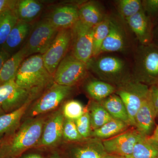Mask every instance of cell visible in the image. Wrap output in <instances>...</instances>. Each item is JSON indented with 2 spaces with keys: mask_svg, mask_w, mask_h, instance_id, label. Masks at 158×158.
Returning <instances> with one entry per match:
<instances>
[{
  "mask_svg": "<svg viewBox=\"0 0 158 158\" xmlns=\"http://www.w3.org/2000/svg\"><path fill=\"white\" fill-rule=\"evenodd\" d=\"M47 119L45 116H37L19 126L9 139L3 140L0 145V158H13L37 145Z\"/></svg>",
  "mask_w": 158,
  "mask_h": 158,
  "instance_id": "1",
  "label": "cell"
},
{
  "mask_svg": "<svg viewBox=\"0 0 158 158\" xmlns=\"http://www.w3.org/2000/svg\"><path fill=\"white\" fill-rule=\"evenodd\" d=\"M15 80L19 86L36 98L54 83L53 76L45 68L41 54L26 58L19 68Z\"/></svg>",
  "mask_w": 158,
  "mask_h": 158,
  "instance_id": "2",
  "label": "cell"
},
{
  "mask_svg": "<svg viewBox=\"0 0 158 158\" xmlns=\"http://www.w3.org/2000/svg\"><path fill=\"white\" fill-rule=\"evenodd\" d=\"M90 69L105 81L119 82L120 85L127 81L125 80L128 69L123 59L113 56H101L92 58L88 64Z\"/></svg>",
  "mask_w": 158,
  "mask_h": 158,
  "instance_id": "3",
  "label": "cell"
},
{
  "mask_svg": "<svg viewBox=\"0 0 158 158\" xmlns=\"http://www.w3.org/2000/svg\"><path fill=\"white\" fill-rule=\"evenodd\" d=\"M125 106L129 117L131 125L135 126V116L145 99L149 96V88L140 82H125L116 90Z\"/></svg>",
  "mask_w": 158,
  "mask_h": 158,
  "instance_id": "4",
  "label": "cell"
},
{
  "mask_svg": "<svg viewBox=\"0 0 158 158\" xmlns=\"http://www.w3.org/2000/svg\"><path fill=\"white\" fill-rule=\"evenodd\" d=\"M88 70L87 64L77 59L72 53L66 55L55 72L54 83L73 87L85 78Z\"/></svg>",
  "mask_w": 158,
  "mask_h": 158,
  "instance_id": "5",
  "label": "cell"
},
{
  "mask_svg": "<svg viewBox=\"0 0 158 158\" xmlns=\"http://www.w3.org/2000/svg\"><path fill=\"white\" fill-rule=\"evenodd\" d=\"M72 90L73 87L54 83L29 110V117L34 118L55 110L70 95Z\"/></svg>",
  "mask_w": 158,
  "mask_h": 158,
  "instance_id": "6",
  "label": "cell"
},
{
  "mask_svg": "<svg viewBox=\"0 0 158 158\" xmlns=\"http://www.w3.org/2000/svg\"><path fill=\"white\" fill-rule=\"evenodd\" d=\"M58 31L59 30L47 18L37 23L24 45L27 51V56L44 54L52 44Z\"/></svg>",
  "mask_w": 158,
  "mask_h": 158,
  "instance_id": "7",
  "label": "cell"
},
{
  "mask_svg": "<svg viewBox=\"0 0 158 158\" xmlns=\"http://www.w3.org/2000/svg\"><path fill=\"white\" fill-rule=\"evenodd\" d=\"M94 28L79 20L71 28L72 54L87 65L93 55Z\"/></svg>",
  "mask_w": 158,
  "mask_h": 158,
  "instance_id": "8",
  "label": "cell"
},
{
  "mask_svg": "<svg viewBox=\"0 0 158 158\" xmlns=\"http://www.w3.org/2000/svg\"><path fill=\"white\" fill-rule=\"evenodd\" d=\"M135 69L141 80L154 83L158 79V46L141 45L136 53Z\"/></svg>",
  "mask_w": 158,
  "mask_h": 158,
  "instance_id": "9",
  "label": "cell"
},
{
  "mask_svg": "<svg viewBox=\"0 0 158 158\" xmlns=\"http://www.w3.org/2000/svg\"><path fill=\"white\" fill-rule=\"evenodd\" d=\"M71 42V29L59 30L48 49L42 55L44 66L53 76L66 56Z\"/></svg>",
  "mask_w": 158,
  "mask_h": 158,
  "instance_id": "10",
  "label": "cell"
},
{
  "mask_svg": "<svg viewBox=\"0 0 158 158\" xmlns=\"http://www.w3.org/2000/svg\"><path fill=\"white\" fill-rule=\"evenodd\" d=\"M15 79L0 85V108L6 113L17 110L31 98H36L19 86Z\"/></svg>",
  "mask_w": 158,
  "mask_h": 158,
  "instance_id": "11",
  "label": "cell"
},
{
  "mask_svg": "<svg viewBox=\"0 0 158 158\" xmlns=\"http://www.w3.org/2000/svg\"><path fill=\"white\" fill-rule=\"evenodd\" d=\"M144 136L137 130L129 131L102 142L106 152L110 155L127 158L132 153L135 145Z\"/></svg>",
  "mask_w": 158,
  "mask_h": 158,
  "instance_id": "12",
  "label": "cell"
},
{
  "mask_svg": "<svg viewBox=\"0 0 158 158\" xmlns=\"http://www.w3.org/2000/svg\"><path fill=\"white\" fill-rule=\"evenodd\" d=\"M64 118L62 109L57 110L48 118L37 145L49 147L58 144L63 137Z\"/></svg>",
  "mask_w": 158,
  "mask_h": 158,
  "instance_id": "13",
  "label": "cell"
},
{
  "mask_svg": "<svg viewBox=\"0 0 158 158\" xmlns=\"http://www.w3.org/2000/svg\"><path fill=\"white\" fill-rule=\"evenodd\" d=\"M47 19L59 31L71 29L79 20L78 7L73 5L59 6Z\"/></svg>",
  "mask_w": 158,
  "mask_h": 158,
  "instance_id": "14",
  "label": "cell"
},
{
  "mask_svg": "<svg viewBox=\"0 0 158 158\" xmlns=\"http://www.w3.org/2000/svg\"><path fill=\"white\" fill-rule=\"evenodd\" d=\"M126 20L141 45L150 44L152 39L151 23L143 9Z\"/></svg>",
  "mask_w": 158,
  "mask_h": 158,
  "instance_id": "15",
  "label": "cell"
},
{
  "mask_svg": "<svg viewBox=\"0 0 158 158\" xmlns=\"http://www.w3.org/2000/svg\"><path fill=\"white\" fill-rule=\"evenodd\" d=\"M126 46L127 39L124 30L117 21L110 18V31L103 43L101 55L122 52Z\"/></svg>",
  "mask_w": 158,
  "mask_h": 158,
  "instance_id": "16",
  "label": "cell"
},
{
  "mask_svg": "<svg viewBox=\"0 0 158 158\" xmlns=\"http://www.w3.org/2000/svg\"><path fill=\"white\" fill-rule=\"evenodd\" d=\"M156 115L149 96L142 102L135 116L137 131L143 135L148 136L152 131Z\"/></svg>",
  "mask_w": 158,
  "mask_h": 158,
  "instance_id": "17",
  "label": "cell"
},
{
  "mask_svg": "<svg viewBox=\"0 0 158 158\" xmlns=\"http://www.w3.org/2000/svg\"><path fill=\"white\" fill-rule=\"evenodd\" d=\"M34 99L31 98L17 110L0 116V141L4 136L11 135L19 127L21 119Z\"/></svg>",
  "mask_w": 158,
  "mask_h": 158,
  "instance_id": "18",
  "label": "cell"
},
{
  "mask_svg": "<svg viewBox=\"0 0 158 158\" xmlns=\"http://www.w3.org/2000/svg\"><path fill=\"white\" fill-rule=\"evenodd\" d=\"M79 20L86 25L94 27L102 21L106 15L98 3L85 2L78 7Z\"/></svg>",
  "mask_w": 158,
  "mask_h": 158,
  "instance_id": "19",
  "label": "cell"
},
{
  "mask_svg": "<svg viewBox=\"0 0 158 158\" xmlns=\"http://www.w3.org/2000/svg\"><path fill=\"white\" fill-rule=\"evenodd\" d=\"M31 32V24L19 20L9 34L2 49L11 55L22 44Z\"/></svg>",
  "mask_w": 158,
  "mask_h": 158,
  "instance_id": "20",
  "label": "cell"
},
{
  "mask_svg": "<svg viewBox=\"0 0 158 158\" xmlns=\"http://www.w3.org/2000/svg\"><path fill=\"white\" fill-rule=\"evenodd\" d=\"M27 58L24 45L11 56L3 65L0 73V85L15 78L23 61Z\"/></svg>",
  "mask_w": 158,
  "mask_h": 158,
  "instance_id": "21",
  "label": "cell"
},
{
  "mask_svg": "<svg viewBox=\"0 0 158 158\" xmlns=\"http://www.w3.org/2000/svg\"><path fill=\"white\" fill-rule=\"evenodd\" d=\"M43 9L42 3L35 0L17 1L15 13L19 20L29 23L38 16Z\"/></svg>",
  "mask_w": 158,
  "mask_h": 158,
  "instance_id": "22",
  "label": "cell"
},
{
  "mask_svg": "<svg viewBox=\"0 0 158 158\" xmlns=\"http://www.w3.org/2000/svg\"><path fill=\"white\" fill-rule=\"evenodd\" d=\"M99 102L113 118L119 119L131 125L127 110L123 102L118 95L112 94Z\"/></svg>",
  "mask_w": 158,
  "mask_h": 158,
  "instance_id": "23",
  "label": "cell"
},
{
  "mask_svg": "<svg viewBox=\"0 0 158 158\" xmlns=\"http://www.w3.org/2000/svg\"><path fill=\"white\" fill-rule=\"evenodd\" d=\"M73 154L75 158H106L109 155L102 141L96 139L75 148Z\"/></svg>",
  "mask_w": 158,
  "mask_h": 158,
  "instance_id": "24",
  "label": "cell"
},
{
  "mask_svg": "<svg viewBox=\"0 0 158 158\" xmlns=\"http://www.w3.org/2000/svg\"><path fill=\"white\" fill-rule=\"evenodd\" d=\"M158 143L151 137L144 136L134 147L132 153L127 158H157Z\"/></svg>",
  "mask_w": 158,
  "mask_h": 158,
  "instance_id": "25",
  "label": "cell"
},
{
  "mask_svg": "<svg viewBox=\"0 0 158 158\" xmlns=\"http://www.w3.org/2000/svg\"><path fill=\"white\" fill-rule=\"evenodd\" d=\"M85 89L91 98L98 102L103 100L116 91L115 87L110 83L97 80L88 82Z\"/></svg>",
  "mask_w": 158,
  "mask_h": 158,
  "instance_id": "26",
  "label": "cell"
},
{
  "mask_svg": "<svg viewBox=\"0 0 158 158\" xmlns=\"http://www.w3.org/2000/svg\"><path fill=\"white\" fill-rule=\"evenodd\" d=\"M128 126V125L124 122L113 118L101 127L94 130L92 135L98 139L113 138L123 132Z\"/></svg>",
  "mask_w": 158,
  "mask_h": 158,
  "instance_id": "27",
  "label": "cell"
},
{
  "mask_svg": "<svg viewBox=\"0 0 158 158\" xmlns=\"http://www.w3.org/2000/svg\"><path fill=\"white\" fill-rule=\"evenodd\" d=\"M18 20L15 9H8L0 15V50Z\"/></svg>",
  "mask_w": 158,
  "mask_h": 158,
  "instance_id": "28",
  "label": "cell"
},
{
  "mask_svg": "<svg viewBox=\"0 0 158 158\" xmlns=\"http://www.w3.org/2000/svg\"><path fill=\"white\" fill-rule=\"evenodd\" d=\"M110 18L106 16L102 21L94 28L92 58L101 55L103 43L110 31Z\"/></svg>",
  "mask_w": 158,
  "mask_h": 158,
  "instance_id": "29",
  "label": "cell"
},
{
  "mask_svg": "<svg viewBox=\"0 0 158 158\" xmlns=\"http://www.w3.org/2000/svg\"><path fill=\"white\" fill-rule=\"evenodd\" d=\"M91 127L94 130L97 129L110 121L113 118L99 102H93L90 106Z\"/></svg>",
  "mask_w": 158,
  "mask_h": 158,
  "instance_id": "30",
  "label": "cell"
},
{
  "mask_svg": "<svg viewBox=\"0 0 158 158\" xmlns=\"http://www.w3.org/2000/svg\"><path fill=\"white\" fill-rule=\"evenodd\" d=\"M117 8L120 16L126 20L142 9V2L140 0H120L117 2Z\"/></svg>",
  "mask_w": 158,
  "mask_h": 158,
  "instance_id": "31",
  "label": "cell"
},
{
  "mask_svg": "<svg viewBox=\"0 0 158 158\" xmlns=\"http://www.w3.org/2000/svg\"><path fill=\"white\" fill-rule=\"evenodd\" d=\"M62 110L64 118L74 121L86 112L83 105L80 102L74 100L65 102Z\"/></svg>",
  "mask_w": 158,
  "mask_h": 158,
  "instance_id": "32",
  "label": "cell"
},
{
  "mask_svg": "<svg viewBox=\"0 0 158 158\" xmlns=\"http://www.w3.org/2000/svg\"><path fill=\"white\" fill-rule=\"evenodd\" d=\"M63 137L70 141H80L83 139L79 134L75 121L66 118L63 125Z\"/></svg>",
  "mask_w": 158,
  "mask_h": 158,
  "instance_id": "33",
  "label": "cell"
},
{
  "mask_svg": "<svg viewBox=\"0 0 158 158\" xmlns=\"http://www.w3.org/2000/svg\"><path fill=\"white\" fill-rule=\"evenodd\" d=\"M79 134L83 139L87 138L91 135V123L90 114L88 111H86L75 121Z\"/></svg>",
  "mask_w": 158,
  "mask_h": 158,
  "instance_id": "34",
  "label": "cell"
},
{
  "mask_svg": "<svg viewBox=\"0 0 158 158\" xmlns=\"http://www.w3.org/2000/svg\"><path fill=\"white\" fill-rule=\"evenodd\" d=\"M142 2V9L150 15L158 12V0H144Z\"/></svg>",
  "mask_w": 158,
  "mask_h": 158,
  "instance_id": "35",
  "label": "cell"
},
{
  "mask_svg": "<svg viewBox=\"0 0 158 158\" xmlns=\"http://www.w3.org/2000/svg\"><path fill=\"white\" fill-rule=\"evenodd\" d=\"M150 90V97L153 106L154 107L156 115H158V87L152 85Z\"/></svg>",
  "mask_w": 158,
  "mask_h": 158,
  "instance_id": "36",
  "label": "cell"
},
{
  "mask_svg": "<svg viewBox=\"0 0 158 158\" xmlns=\"http://www.w3.org/2000/svg\"><path fill=\"white\" fill-rule=\"evenodd\" d=\"M17 1L0 0V15L6 10L15 9Z\"/></svg>",
  "mask_w": 158,
  "mask_h": 158,
  "instance_id": "37",
  "label": "cell"
},
{
  "mask_svg": "<svg viewBox=\"0 0 158 158\" xmlns=\"http://www.w3.org/2000/svg\"><path fill=\"white\" fill-rule=\"evenodd\" d=\"M11 54L3 49L0 50V73L6 61L11 56Z\"/></svg>",
  "mask_w": 158,
  "mask_h": 158,
  "instance_id": "38",
  "label": "cell"
},
{
  "mask_svg": "<svg viewBox=\"0 0 158 158\" xmlns=\"http://www.w3.org/2000/svg\"><path fill=\"white\" fill-rule=\"evenodd\" d=\"M151 137L158 143V125L152 135Z\"/></svg>",
  "mask_w": 158,
  "mask_h": 158,
  "instance_id": "39",
  "label": "cell"
},
{
  "mask_svg": "<svg viewBox=\"0 0 158 158\" xmlns=\"http://www.w3.org/2000/svg\"><path fill=\"white\" fill-rule=\"evenodd\" d=\"M22 158H43L40 156L39 155L36 154H31L27 155L23 157Z\"/></svg>",
  "mask_w": 158,
  "mask_h": 158,
  "instance_id": "40",
  "label": "cell"
},
{
  "mask_svg": "<svg viewBox=\"0 0 158 158\" xmlns=\"http://www.w3.org/2000/svg\"><path fill=\"white\" fill-rule=\"evenodd\" d=\"M106 158H127L125 157L121 156H118L116 155H113L109 154L107 156Z\"/></svg>",
  "mask_w": 158,
  "mask_h": 158,
  "instance_id": "41",
  "label": "cell"
},
{
  "mask_svg": "<svg viewBox=\"0 0 158 158\" xmlns=\"http://www.w3.org/2000/svg\"><path fill=\"white\" fill-rule=\"evenodd\" d=\"M5 113H6L4 112V111L0 108V116H1V115H2L3 114H5Z\"/></svg>",
  "mask_w": 158,
  "mask_h": 158,
  "instance_id": "42",
  "label": "cell"
},
{
  "mask_svg": "<svg viewBox=\"0 0 158 158\" xmlns=\"http://www.w3.org/2000/svg\"><path fill=\"white\" fill-rule=\"evenodd\" d=\"M51 158H59V157L56 154L54 155L51 157Z\"/></svg>",
  "mask_w": 158,
  "mask_h": 158,
  "instance_id": "43",
  "label": "cell"
},
{
  "mask_svg": "<svg viewBox=\"0 0 158 158\" xmlns=\"http://www.w3.org/2000/svg\"><path fill=\"white\" fill-rule=\"evenodd\" d=\"M154 85H155L156 86H157V87H158V79L156 80V82H155Z\"/></svg>",
  "mask_w": 158,
  "mask_h": 158,
  "instance_id": "44",
  "label": "cell"
},
{
  "mask_svg": "<svg viewBox=\"0 0 158 158\" xmlns=\"http://www.w3.org/2000/svg\"><path fill=\"white\" fill-rule=\"evenodd\" d=\"M2 141H0V145H1V144H2Z\"/></svg>",
  "mask_w": 158,
  "mask_h": 158,
  "instance_id": "45",
  "label": "cell"
},
{
  "mask_svg": "<svg viewBox=\"0 0 158 158\" xmlns=\"http://www.w3.org/2000/svg\"></svg>",
  "mask_w": 158,
  "mask_h": 158,
  "instance_id": "46",
  "label": "cell"
}]
</instances>
